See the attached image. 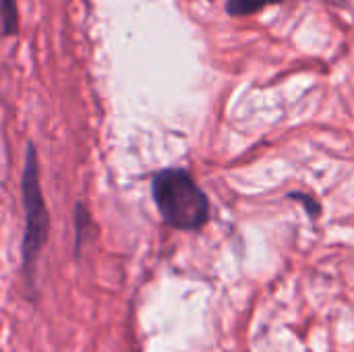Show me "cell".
Instances as JSON below:
<instances>
[{
	"mask_svg": "<svg viewBox=\"0 0 354 352\" xmlns=\"http://www.w3.org/2000/svg\"><path fill=\"white\" fill-rule=\"evenodd\" d=\"M21 195L25 210V230L21 243V266L27 284L31 286L35 280V263L37 257L48 243L50 234V214L44 201L41 183H39V160L33 143H27L23 176H21Z\"/></svg>",
	"mask_w": 354,
	"mask_h": 352,
	"instance_id": "obj_2",
	"label": "cell"
},
{
	"mask_svg": "<svg viewBox=\"0 0 354 352\" xmlns=\"http://www.w3.org/2000/svg\"><path fill=\"white\" fill-rule=\"evenodd\" d=\"M151 197L166 226L172 230H201L212 216L203 189L185 168H164L151 178Z\"/></svg>",
	"mask_w": 354,
	"mask_h": 352,
	"instance_id": "obj_1",
	"label": "cell"
},
{
	"mask_svg": "<svg viewBox=\"0 0 354 352\" xmlns=\"http://www.w3.org/2000/svg\"><path fill=\"white\" fill-rule=\"evenodd\" d=\"M284 0H226V12L230 17H249L266 6L282 4Z\"/></svg>",
	"mask_w": 354,
	"mask_h": 352,
	"instance_id": "obj_3",
	"label": "cell"
},
{
	"mask_svg": "<svg viewBox=\"0 0 354 352\" xmlns=\"http://www.w3.org/2000/svg\"><path fill=\"white\" fill-rule=\"evenodd\" d=\"M288 197H290V199H299V201L305 205V210H307V214H309L311 218H317V216H319L322 207H319L317 199H313L311 195H303V193H290Z\"/></svg>",
	"mask_w": 354,
	"mask_h": 352,
	"instance_id": "obj_5",
	"label": "cell"
},
{
	"mask_svg": "<svg viewBox=\"0 0 354 352\" xmlns=\"http://www.w3.org/2000/svg\"><path fill=\"white\" fill-rule=\"evenodd\" d=\"M2 31L6 37L17 35L19 31V12L15 0H2Z\"/></svg>",
	"mask_w": 354,
	"mask_h": 352,
	"instance_id": "obj_4",
	"label": "cell"
}]
</instances>
